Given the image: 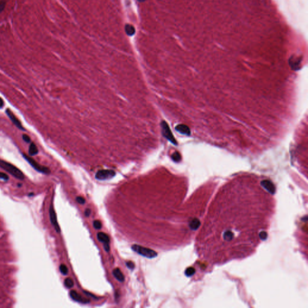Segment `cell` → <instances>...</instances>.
I'll return each instance as SVG.
<instances>
[{
    "instance_id": "484cf974",
    "label": "cell",
    "mask_w": 308,
    "mask_h": 308,
    "mask_svg": "<svg viewBox=\"0 0 308 308\" xmlns=\"http://www.w3.org/2000/svg\"><path fill=\"white\" fill-rule=\"evenodd\" d=\"M138 1H140V2H143V1H145V0H138Z\"/></svg>"
},
{
    "instance_id": "30bf717a",
    "label": "cell",
    "mask_w": 308,
    "mask_h": 308,
    "mask_svg": "<svg viewBox=\"0 0 308 308\" xmlns=\"http://www.w3.org/2000/svg\"><path fill=\"white\" fill-rule=\"evenodd\" d=\"M70 296L74 301L77 302H80V303H89L90 302L89 300H86L84 298H83L81 295L79 294L75 291H74V290H72L70 292Z\"/></svg>"
},
{
    "instance_id": "5bb4252c",
    "label": "cell",
    "mask_w": 308,
    "mask_h": 308,
    "mask_svg": "<svg viewBox=\"0 0 308 308\" xmlns=\"http://www.w3.org/2000/svg\"><path fill=\"white\" fill-rule=\"evenodd\" d=\"M125 31L127 35L130 36H133L135 33V29L133 25L126 24L125 27Z\"/></svg>"
},
{
    "instance_id": "ac0fdd59",
    "label": "cell",
    "mask_w": 308,
    "mask_h": 308,
    "mask_svg": "<svg viewBox=\"0 0 308 308\" xmlns=\"http://www.w3.org/2000/svg\"><path fill=\"white\" fill-rule=\"evenodd\" d=\"M94 226L96 229H100L102 228V223L99 220H94Z\"/></svg>"
},
{
    "instance_id": "6da1fadb",
    "label": "cell",
    "mask_w": 308,
    "mask_h": 308,
    "mask_svg": "<svg viewBox=\"0 0 308 308\" xmlns=\"http://www.w3.org/2000/svg\"><path fill=\"white\" fill-rule=\"evenodd\" d=\"M275 187L244 180L221 188L210 203L196 239L201 260L220 265L253 254L268 237L275 209Z\"/></svg>"
},
{
    "instance_id": "9c48e42d",
    "label": "cell",
    "mask_w": 308,
    "mask_h": 308,
    "mask_svg": "<svg viewBox=\"0 0 308 308\" xmlns=\"http://www.w3.org/2000/svg\"><path fill=\"white\" fill-rule=\"evenodd\" d=\"M50 215L51 222L53 225L54 226V228L55 229L56 231L57 232H60V229L59 225H58V222H57L56 214L55 213V211H54V208H53V207L52 205L51 206V207L50 208Z\"/></svg>"
},
{
    "instance_id": "9a60e30c",
    "label": "cell",
    "mask_w": 308,
    "mask_h": 308,
    "mask_svg": "<svg viewBox=\"0 0 308 308\" xmlns=\"http://www.w3.org/2000/svg\"><path fill=\"white\" fill-rule=\"evenodd\" d=\"M64 283H65V285L68 288H71L74 286V281H72V279L70 278H66L65 280V282H64Z\"/></svg>"
},
{
    "instance_id": "8fae6325",
    "label": "cell",
    "mask_w": 308,
    "mask_h": 308,
    "mask_svg": "<svg viewBox=\"0 0 308 308\" xmlns=\"http://www.w3.org/2000/svg\"><path fill=\"white\" fill-rule=\"evenodd\" d=\"M175 130L177 131H178L179 133H180L181 134H184V135H190V128L188 127L187 126H186L185 125H183V124L178 125L176 126Z\"/></svg>"
},
{
    "instance_id": "3957f363",
    "label": "cell",
    "mask_w": 308,
    "mask_h": 308,
    "mask_svg": "<svg viewBox=\"0 0 308 308\" xmlns=\"http://www.w3.org/2000/svg\"><path fill=\"white\" fill-rule=\"evenodd\" d=\"M131 249L138 254L149 259H152L157 256V253L155 251L149 248L140 246L139 245L134 244L133 246H132Z\"/></svg>"
},
{
    "instance_id": "ffe728a7",
    "label": "cell",
    "mask_w": 308,
    "mask_h": 308,
    "mask_svg": "<svg viewBox=\"0 0 308 308\" xmlns=\"http://www.w3.org/2000/svg\"><path fill=\"white\" fill-rule=\"evenodd\" d=\"M126 266L131 269V270H133L134 267H135V265H134V263L132 262V261H128L126 262Z\"/></svg>"
},
{
    "instance_id": "52a82bcc",
    "label": "cell",
    "mask_w": 308,
    "mask_h": 308,
    "mask_svg": "<svg viewBox=\"0 0 308 308\" xmlns=\"http://www.w3.org/2000/svg\"><path fill=\"white\" fill-rule=\"evenodd\" d=\"M6 113L7 114V115L9 118V119L13 122L14 125L18 129H19L21 130H22V131H25V129L23 128V126H22L21 122L18 119V118H16V116L14 114L13 112L10 109H9V108L6 109Z\"/></svg>"
},
{
    "instance_id": "2e32d148",
    "label": "cell",
    "mask_w": 308,
    "mask_h": 308,
    "mask_svg": "<svg viewBox=\"0 0 308 308\" xmlns=\"http://www.w3.org/2000/svg\"><path fill=\"white\" fill-rule=\"evenodd\" d=\"M172 158L175 162H179L181 159V155L179 154V153L176 152L172 155Z\"/></svg>"
},
{
    "instance_id": "7c38bea8",
    "label": "cell",
    "mask_w": 308,
    "mask_h": 308,
    "mask_svg": "<svg viewBox=\"0 0 308 308\" xmlns=\"http://www.w3.org/2000/svg\"><path fill=\"white\" fill-rule=\"evenodd\" d=\"M113 276H114V278L118 281L121 282H123L125 281V276L123 274V273H122V271L119 268H115L113 271Z\"/></svg>"
},
{
    "instance_id": "7402d4cb",
    "label": "cell",
    "mask_w": 308,
    "mask_h": 308,
    "mask_svg": "<svg viewBox=\"0 0 308 308\" xmlns=\"http://www.w3.org/2000/svg\"><path fill=\"white\" fill-rule=\"evenodd\" d=\"M76 201H77V202L78 203H80V204H84V203H85V202H86V200H85L83 198H82V197H80V196H78V197H77V198Z\"/></svg>"
},
{
    "instance_id": "d4e9b609",
    "label": "cell",
    "mask_w": 308,
    "mask_h": 308,
    "mask_svg": "<svg viewBox=\"0 0 308 308\" xmlns=\"http://www.w3.org/2000/svg\"><path fill=\"white\" fill-rule=\"evenodd\" d=\"M4 101L2 100V99L1 98H0V109L4 107Z\"/></svg>"
},
{
    "instance_id": "5b68a950",
    "label": "cell",
    "mask_w": 308,
    "mask_h": 308,
    "mask_svg": "<svg viewBox=\"0 0 308 308\" xmlns=\"http://www.w3.org/2000/svg\"><path fill=\"white\" fill-rule=\"evenodd\" d=\"M161 130H162V134L163 136L166 138L168 140H169L171 143L174 144L175 145H177V142L174 138V136L172 134L170 127L167 123L165 121H162L161 123Z\"/></svg>"
},
{
    "instance_id": "8992f818",
    "label": "cell",
    "mask_w": 308,
    "mask_h": 308,
    "mask_svg": "<svg viewBox=\"0 0 308 308\" xmlns=\"http://www.w3.org/2000/svg\"><path fill=\"white\" fill-rule=\"evenodd\" d=\"M116 174V173L114 170H102L98 171L95 175V178L96 179L104 181L113 178Z\"/></svg>"
},
{
    "instance_id": "ba28073f",
    "label": "cell",
    "mask_w": 308,
    "mask_h": 308,
    "mask_svg": "<svg viewBox=\"0 0 308 308\" xmlns=\"http://www.w3.org/2000/svg\"><path fill=\"white\" fill-rule=\"evenodd\" d=\"M97 238L98 240L104 244V247L106 251H110V238L104 232H99L97 234Z\"/></svg>"
},
{
    "instance_id": "277c9868",
    "label": "cell",
    "mask_w": 308,
    "mask_h": 308,
    "mask_svg": "<svg viewBox=\"0 0 308 308\" xmlns=\"http://www.w3.org/2000/svg\"><path fill=\"white\" fill-rule=\"evenodd\" d=\"M23 157L27 160V162L38 172L45 174H49L50 173V170L48 167L41 166L30 156L29 157L26 154H23Z\"/></svg>"
},
{
    "instance_id": "44dd1931",
    "label": "cell",
    "mask_w": 308,
    "mask_h": 308,
    "mask_svg": "<svg viewBox=\"0 0 308 308\" xmlns=\"http://www.w3.org/2000/svg\"><path fill=\"white\" fill-rule=\"evenodd\" d=\"M22 138L26 143H31V139H30V137L28 135H27V134H23Z\"/></svg>"
},
{
    "instance_id": "cb8c5ba5",
    "label": "cell",
    "mask_w": 308,
    "mask_h": 308,
    "mask_svg": "<svg viewBox=\"0 0 308 308\" xmlns=\"http://www.w3.org/2000/svg\"><path fill=\"white\" fill-rule=\"evenodd\" d=\"M84 214L86 217H89L90 214V210L89 209H86L84 212Z\"/></svg>"
},
{
    "instance_id": "4fadbf2b",
    "label": "cell",
    "mask_w": 308,
    "mask_h": 308,
    "mask_svg": "<svg viewBox=\"0 0 308 308\" xmlns=\"http://www.w3.org/2000/svg\"><path fill=\"white\" fill-rule=\"evenodd\" d=\"M28 152H29V155L30 157H33V156H34L36 155H37L39 152V150H38V147L36 146V145H35V143H30V147H29V150H28Z\"/></svg>"
},
{
    "instance_id": "d6986e66",
    "label": "cell",
    "mask_w": 308,
    "mask_h": 308,
    "mask_svg": "<svg viewBox=\"0 0 308 308\" xmlns=\"http://www.w3.org/2000/svg\"><path fill=\"white\" fill-rule=\"evenodd\" d=\"M0 179L7 181L9 180V176H7V174H6L4 173L0 172Z\"/></svg>"
},
{
    "instance_id": "7a4b0ae2",
    "label": "cell",
    "mask_w": 308,
    "mask_h": 308,
    "mask_svg": "<svg viewBox=\"0 0 308 308\" xmlns=\"http://www.w3.org/2000/svg\"><path fill=\"white\" fill-rule=\"evenodd\" d=\"M0 167L18 179L23 180L24 179L23 173L16 166L7 161L0 160Z\"/></svg>"
},
{
    "instance_id": "603a6c76",
    "label": "cell",
    "mask_w": 308,
    "mask_h": 308,
    "mask_svg": "<svg viewBox=\"0 0 308 308\" xmlns=\"http://www.w3.org/2000/svg\"><path fill=\"white\" fill-rule=\"evenodd\" d=\"M5 5H6V2L2 0V1H0V13H1L3 11L5 7Z\"/></svg>"
},
{
    "instance_id": "e0dca14e",
    "label": "cell",
    "mask_w": 308,
    "mask_h": 308,
    "mask_svg": "<svg viewBox=\"0 0 308 308\" xmlns=\"http://www.w3.org/2000/svg\"><path fill=\"white\" fill-rule=\"evenodd\" d=\"M60 271L63 275H66L68 273V269L67 267L64 264H62L60 266Z\"/></svg>"
}]
</instances>
